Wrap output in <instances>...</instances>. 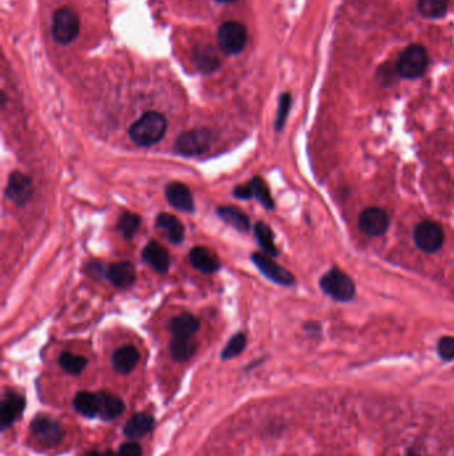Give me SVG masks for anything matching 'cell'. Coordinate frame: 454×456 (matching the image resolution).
I'll return each mask as SVG.
<instances>
[{
    "label": "cell",
    "mask_w": 454,
    "mask_h": 456,
    "mask_svg": "<svg viewBox=\"0 0 454 456\" xmlns=\"http://www.w3.org/2000/svg\"><path fill=\"white\" fill-rule=\"evenodd\" d=\"M167 126L164 115L158 111H149L129 127L128 135L139 147H151L164 137Z\"/></svg>",
    "instance_id": "obj_1"
},
{
    "label": "cell",
    "mask_w": 454,
    "mask_h": 456,
    "mask_svg": "<svg viewBox=\"0 0 454 456\" xmlns=\"http://www.w3.org/2000/svg\"><path fill=\"white\" fill-rule=\"evenodd\" d=\"M214 132L206 128H194L180 134L175 142V151L182 156H199L211 149Z\"/></svg>",
    "instance_id": "obj_2"
},
{
    "label": "cell",
    "mask_w": 454,
    "mask_h": 456,
    "mask_svg": "<svg viewBox=\"0 0 454 456\" xmlns=\"http://www.w3.org/2000/svg\"><path fill=\"white\" fill-rule=\"evenodd\" d=\"M429 66L428 51L420 45L407 47L397 62V74L405 79L421 78Z\"/></svg>",
    "instance_id": "obj_3"
},
{
    "label": "cell",
    "mask_w": 454,
    "mask_h": 456,
    "mask_svg": "<svg viewBox=\"0 0 454 456\" xmlns=\"http://www.w3.org/2000/svg\"><path fill=\"white\" fill-rule=\"evenodd\" d=\"M320 287L328 297L337 302H349L356 295V285L349 275L332 268L320 279Z\"/></svg>",
    "instance_id": "obj_4"
},
{
    "label": "cell",
    "mask_w": 454,
    "mask_h": 456,
    "mask_svg": "<svg viewBox=\"0 0 454 456\" xmlns=\"http://www.w3.org/2000/svg\"><path fill=\"white\" fill-rule=\"evenodd\" d=\"M248 42L247 28L235 21L221 24L217 31V43L220 50L227 55L240 54Z\"/></svg>",
    "instance_id": "obj_5"
},
{
    "label": "cell",
    "mask_w": 454,
    "mask_h": 456,
    "mask_svg": "<svg viewBox=\"0 0 454 456\" xmlns=\"http://www.w3.org/2000/svg\"><path fill=\"white\" fill-rule=\"evenodd\" d=\"M80 31L78 15L69 8H59L52 16V36L59 45L72 43Z\"/></svg>",
    "instance_id": "obj_6"
},
{
    "label": "cell",
    "mask_w": 454,
    "mask_h": 456,
    "mask_svg": "<svg viewBox=\"0 0 454 456\" xmlns=\"http://www.w3.org/2000/svg\"><path fill=\"white\" fill-rule=\"evenodd\" d=\"M413 238H414L416 246L420 249L421 251L434 253V252L441 250L445 235H443V229L440 224L431 222V220H425L416 226Z\"/></svg>",
    "instance_id": "obj_7"
},
{
    "label": "cell",
    "mask_w": 454,
    "mask_h": 456,
    "mask_svg": "<svg viewBox=\"0 0 454 456\" xmlns=\"http://www.w3.org/2000/svg\"><path fill=\"white\" fill-rule=\"evenodd\" d=\"M252 262L260 270L264 276H267L273 283L280 285H292L295 283V276L291 274L286 268L273 261L267 253L255 252L252 253Z\"/></svg>",
    "instance_id": "obj_8"
},
{
    "label": "cell",
    "mask_w": 454,
    "mask_h": 456,
    "mask_svg": "<svg viewBox=\"0 0 454 456\" xmlns=\"http://www.w3.org/2000/svg\"><path fill=\"white\" fill-rule=\"evenodd\" d=\"M4 194L13 205L23 207L27 205L34 195V186L30 176L22 172L13 171L8 176V182Z\"/></svg>",
    "instance_id": "obj_9"
},
{
    "label": "cell",
    "mask_w": 454,
    "mask_h": 456,
    "mask_svg": "<svg viewBox=\"0 0 454 456\" xmlns=\"http://www.w3.org/2000/svg\"><path fill=\"white\" fill-rule=\"evenodd\" d=\"M389 217L384 210L369 207L359 217V228L368 236H381L389 228Z\"/></svg>",
    "instance_id": "obj_10"
},
{
    "label": "cell",
    "mask_w": 454,
    "mask_h": 456,
    "mask_svg": "<svg viewBox=\"0 0 454 456\" xmlns=\"http://www.w3.org/2000/svg\"><path fill=\"white\" fill-rule=\"evenodd\" d=\"M31 431L35 438L45 445H57L64 438V430L62 426L47 416H37L31 423Z\"/></svg>",
    "instance_id": "obj_11"
},
{
    "label": "cell",
    "mask_w": 454,
    "mask_h": 456,
    "mask_svg": "<svg viewBox=\"0 0 454 456\" xmlns=\"http://www.w3.org/2000/svg\"><path fill=\"white\" fill-rule=\"evenodd\" d=\"M105 279L116 288L125 290L136 282V268L131 262H117L105 266Z\"/></svg>",
    "instance_id": "obj_12"
},
{
    "label": "cell",
    "mask_w": 454,
    "mask_h": 456,
    "mask_svg": "<svg viewBox=\"0 0 454 456\" xmlns=\"http://www.w3.org/2000/svg\"><path fill=\"white\" fill-rule=\"evenodd\" d=\"M25 409V398L16 392H7L1 400L0 407V418H1V428L6 430L16 422Z\"/></svg>",
    "instance_id": "obj_13"
},
{
    "label": "cell",
    "mask_w": 454,
    "mask_h": 456,
    "mask_svg": "<svg viewBox=\"0 0 454 456\" xmlns=\"http://www.w3.org/2000/svg\"><path fill=\"white\" fill-rule=\"evenodd\" d=\"M165 198L176 210L192 214L194 212V200L191 190L180 182H172L165 188Z\"/></svg>",
    "instance_id": "obj_14"
},
{
    "label": "cell",
    "mask_w": 454,
    "mask_h": 456,
    "mask_svg": "<svg viewBox=\"0 0 454 456\" xmlns=\"http://www.w3.org/2000/svg\"><path fill=\"white\" fill-rule=\"evenodd\" d=\"M190 263L192 264L193 268L203 274H215L216 271L220 270L221 263L215 251H212L208 247H193L188 253Z\"/></svg>",
    "instance_id": "obj_15"
},
{
    "label": "cell",
    "mask_w": 454,
    "mask_h": 456,
    "mask_svg": "<svg viewBox=\"0 0 454 456\" xmlns=\"http://www.w3.org/2000/svg\"><path fill=\"white\" fill-rule=\"evenodd\" d=\"M141 258L148 266H151L159 274H167L170 270V252L167 251L163 246H160L158 241H153V240L149 241L143 250Z\"/></svg>",
    "instance_id": "obj_16"
},
{
    "label": "cell",
    "mask_w": 454,
    "mask_h": 456,
    "mask_svg": "<svg viewBox=\"0 0 454 456\" xmlns=\"http://www.w3.org/2000/svg\"><path fill=\"white\" fill-rule=\"evenodd\" d=\"M140 360V354L134 346H123L112 355V365L119 374H129Z\"/></svg>",
    "instance_id": "obj_17"
},
{
    "label": "cell",
    "mask_w": 454,
    "mask_h": 456,
    "mask_svg": "<svg viewBox=\"0 0 454 456\" xmlns=\"http://www.w3.org/2000/svg\"><path fill=\"white\" fill-rule=\"evenodd\" d=\"M155 427V419L149 414H135L125 423L124 435L129 439H139L151 433Z\"/></svg>",
    "instance_id": "obj_18"
},
{
    "label": "cell",
    "mask_w": 454,
    "mask_h": 456,
    "mask_svg": "<svg viewBox=\"0 0 454 456\" xmlns=\"http://www.w3.org/2000/svg\"><path fill=\"white\" fill-rule=\"evenodd\" d=\"M156 227L165 234L172 244H180L184 240V226L175 215L167 212L159 214L156 217Z\"/></svg>",
    "instance_id": "obj_19"
},
{
    "label": "cell",
    "mask_w": 454,
    "mask_h": 456,
    "mask_svg": "<svg viewBox=\"0 0 454 456\" xmlns=\"http://www.w3.org/2000/svg\"><path fill=\"white\" fill-rule=\"evenodd\" d=\"M216 214L224 223H227L228 226L238 229L240 232L250 231V217L239 208L231 207V205L220 207V208H217Z\"/></svg>",
    "instance_id": "obj_20"
},
{
    "label": "cell",
    "mask_w": 454,
    "mask_h": 456,
    "mask_svg": "<svg viewBox=\"0 0 454 456\" xmlns=\"http://www.w3.org/2000/svg\"><path fill=\"white\" fill-rule=\"evenodd\" d=\"M125 410L124 401L111 392L99 394V416L103 421H112Z\"/></svg>",
    "instance_id": "obj_21"
},
{
    "label": "cell",
    "mask_w": 454,
    "mask_h": 456,
    "mask_svg": "<svg viewBox=\"0 0 454 456\" xmlns=\"http://www.w3.org/2000/svg\"><path fill=\"white\" fill-rule=\"evenodd\" d=\"M168 330L172 336H194L200 330V321L192 314H182L170 320Z\"/></svg>",
    "instance_id": "obj_22"
},
{
    "label": "cell",
    "mask_w": 454,
    "mask_h": 456,
    "mask_svg": "<svg viewBox=\"0 0 454 456\" xmlns=\"http://www.w3.org/2000/svg\"><path fill=\"white\" fill-rule=\"evenodd\" d=\"M170 350L176 362H187L196 353L197 342L194 341V336H173Z\"/></svg>",
    "instance_id": "obj_23"
},
{
    "label": "cell",
    "mask_w": 454,
    "mask_h": 456,
    "mask_svg": "<svg viewBox=\"0 0 454 456\" xmlns=\"http://www.w3.org/2000/svg\"><path fill=\"white\" fill-rule=\"evenodd\" d=\"M74 409L87 418L99 416V394L87 391L78 392L74 398Z\"/></svg>",
    "instance_id": "obj_24"
},
{
    "label": "cell",
    "mask_w": 454,
    "mask_h": 456,
    "mask_svg": "<svg viewBox=\"0 0 454 456\" xmlns=\"http://www.w3.org/2000/svg\"><path fill=\"white\" fill-rule=\"evenodd\" d=\"M255 236L257 239L259 246L262 247V251L269 256H277L279 251L274 244V235L272 228L269 227L264 222H257L255 226Z\"/></svg>",
    "instance_id": "obj_25"
},
{
    "label": "cell",
    "mask_w": 454,
    "mask_h": 456,
    "mask_svg": "<svg viewBox=\"0 0 454 456\" xmlns=\"http://www.w3.org/2000/svg\"><path fill=\"white\" fill-rule=\"evenodd\" d=\"M417 8L428 19H441L449 8V0H419Z\"/></svg>",
    "instance_id": "obj_26"
},
{
    "label": "cell",
    "mask_w": 454,
    "mask_h": 456,
    "mask_svg": "<svg viewBox=\"0 0 454 456\" xmlns=\"http://www.w3.org/2000/svg\"><path fill=\"white\" fill-rule=\"evenodd\" d=\"M88 360L84 356L72 354V353H62L59 356V365L71 375H79L86 368Z\"/></svg>",
    "instance_id": "obj_27"
},
{
    "label": "cell",
    "mask_w": 454,
    "mask_h": 456,
    "mask_svg": "<svg viewBox=\"0 0 454 456\" xmlns=\"http://www.w3.org/2000/svg\"><path fill=\"white\" fill-rule=\"evenodd\" d=\"M140 224H141V217L132 212H125L119 219L117 229L125 240H131L136 235Z\"/></svg>",
    "instance_id": "obj_28"
},
{
    "label": "cell",
    "mask_w": 454,
    "mask_h": 456,
    "mask_svg": "<svg viewBox=\"0 0 454 456\" xmlns=\"http://www.w3.org/2000/svg\"><path fill=\"white\" fill-rule=\"evenodd\" d=\"M252 188H253V195L255 198L262 203V207L267 210H273L274 208V200H273L272 194L269 191L268 184L262 181L260 176H253L252 181Z\"/></svg>",
    "instance_id": "obj_29"
},
{
    "label": "cell",
    "mask_w": 454,
    "mask_h": 456,
    "mask_svg": "<svg viewBox=\"0 0 454 456\" xmlns=\"http://www.w3.org/2000/svg\"><path fill=\"white\" fill-rule=\"evenodd\" d=\"M247 347V336L243 332H238L236 335H233L227 346L224 347L223 353H221V359L223 360H229L233 359L236 356H239Z\"/></svg>",
    "instance_id": "obj_30"
},
{
    "label": "cell",
    "mask_w": 454,
    "mask_h": 456,
    "mask_svg": "<svg viewBox=\"0 0 454 456\" xmlns=\"http://www.w3.org/2000/svg\"><path fill=\"white\" fill-rule=\"evenodd\" d=\"M291 106H292V96H291V93L285 92L279 99L277 115H276V120H274V130L276 131H281L284 128L286 118H288L289 110H291Z\"/></svg>",
    "instance_id": "obj_31"
},
{
    "label": "cell",
    "mask_w": 454,
    "mask_h": 456,
    "mask_svg": "<svg viewBox=\"0 0 454 456\" xmlns=\"http://www.w3.org/2000/svg\"><path fill=\"white\" fill-rule=\"evenodd\" d=\"M194 62H196L199 69L203 72H214L220 66V60L216 57L215 54L211 50L209 51L203 50V51L197 52V55L194 57Z\"/></svg>",
    "instance_id": "obj_32"
},
{
    "label": "cell",
    "mask_w": 454,
    "mask_h": 456,
    "mask_svg": "<svg viewBox=\"0 0 454 456\" xmlns=\"http://www.w3.org/2000/svg\"><path fill=\"white\" fill-rule=\"evenodd\" d=\"M437 354L445 360L450 362L454 359V336H443L437 343Z\"/></svg>",
    "instance_id": "obj_33"
},
{
    "label": "cell",
    "mask_w": 454,
    "mask_h": 456,
    "mask_svg": "<svg viewBox=\"0 0 454 456\" xmlns=\"http://www.w3.org/2000/svg\"><path fill=\"white\" fill-rule=\"evenodd\" d=\"M233 196L238 198V199H243V200H250L252 198H255L250 182L247 183V184H239L238 187H235Z\"/></svg>",
    "instance_id": "obj_34"
},
{
    "label": "cell",
    "mask_w": 454,
    "mask_h": 456,
    "mask_svg": "<svg viewBox=\"0 0 454 456\" xmlns=\"http://www.w3.org/2000/svg\"><path fill=\"white\" fill-rule=\"evenodd\" d=\"M116 456H141V447L137 443H125L117 451Z\"/></svg>",
    "instance_id": "obj_35"
},
{
    "label": "cell",
    "mask_w": 454,
    "mask_h": 456,
    "mask_svg": "<svg viewBox=\"0 0 454 456\" xmlns=\"http://www.w3.org/2000/svg\"><path fill=\"white\" fill-rule=\"evenodd\" d=\"M84 456H112V452L111 451H96V450H93V451L87 452Z\"/></svg>",
    "instance_id": "obj_36"
},
{
    "label": "cell",
    "mask_w": 454,
    "mask_h": 456,
    "mask_svg": "<svg viewBox=\"0 0 454 456\" xmlns=\"http://www.w3.org/2000/svg\"><path fill=\"white\" fill-rule=\"evenodd\" d=\"M407 456H422L421 454H419V452H416V451H409L408 454H407Z\"/></svg>",
    "instance_id": "obj_37"
},
{
    "label": "cell",
    "mask_w": 454,
    "mask_h": 456,
    "mask_svg": "<svg viewBox=\"0 0 454 456\" xmlns=\"http://www.w3.org/2000/svg\"><path fill=\"white\" fill-rule=\"evenodd\" d=\"M220 3H232V1H236V0H217Z\"/></svg>",
    "instance_id": "obj_38"
}]
</instances>
